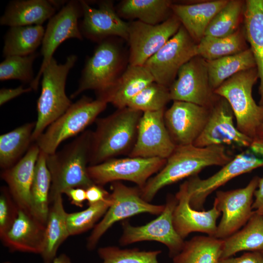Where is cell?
<instances>
[{
  "label": "cell",
  "mask_w": 263,
  "mask_h": 263,
  "mask_svg": "<svg viewBox=\"0 0 263 263\" xmlns=\"http://www.w3.org/2000/svg\"><path fill=\"white\" fill-rule=\"evenodd\" d=\"M83 19L79 24L83 36L100 41L110 36H118L128 40L129 23L123 21L115 12L112 1L100 2L98 8L80 0Z\"/></svg>",
  "instance_id": "ffe728a7"
},
{
  "label": "cell",
  "mask_w": 263,
  "mask_h": 263,
  "mask_svg": "<svg viewBox=\"0 0 263 263\" xmlns=\"http://www.w3.org/2000/svg\"><path fill=\"white\" fill-rule=\"evenodd\" d=\"M3 263H10L6 262ZM52 263H72L70 258L65 254H62L58 257H56L53 260Z\"/></svg>",
  "instance_id": "c3c4849f"
},
{
  "label": "cell",
  "mask_w": 263,
  "mask_h": 263,
  "mask_svg": "<svg viewBox=\"0 0 263 263\" xmlns=\"http://www.w3.org/2000/svg\"><path fill=\"white\" fill-rule=\"evenodd\" d=\"M218 263H263V253L248 251L237 257L220 259Z\"/></svg>",
  "instance_id": "7bdbcfd3"
},
{
  "label": "cell",
  "mask_w": 263,
  "mask_h": 263,
  "mask_svg": "<svg viewBox=\"0 0 263 263\" xmlns=\"http://www.w3.org/2000/svg\"><path fill=\"white\" fill-rule=\"evenodd\" d=\"M38 56L36 52L26 56L5 57L0 64V80L16 79L31 84L35 79L33 62Z\"/></svg>",
  "instance_id": "ab89813d"
},
{
  "label": "cell",
  "mask_w": 263,
  "mask_h": 263,
  "mask_svg": "<svg viewBox=\"0 0 263 263\" xmlns=\"http://www.w3.org/2000/svg\"><path fill=\"white\" fill-rule=\"evenodd\" d=\"M160 250L143 251L138 248L121 249L115 246L98 248L101 263H158Z\"/></svg>",
  "instance_id": "60d3db41"
},
{
  "label": "cell",
  "mask_w": 263,
  "mask_h": 263,
  "mask_svg": "<svg viewBox=\"0 0 263 263\" xmlns=\"http://www.w3.org/2000/svg\"><path fill=\"white\" fill-rule=\"evenodd\" d=\"M92 132L86 131L60 151L46 155L51 175L49 203L66 190L74 188L87 189L94 184L89 176Z\"/></svg>",
  "instance_id": "3957f363"
},
{
  "label": "cell",
  "mask_w": 263,
  "mask_h": 263,
  "mask_svg": "<svg viewBox=\"0 0 263 263\" xmlns=\"http://www.w3.org/2000/svg\"><path fill=\"white\" fill-rule=\"evenodd\" d=\"M45 227L43 248L40 255L44 263H52L59 246L70 236L62 195L57 196L50 203Z\"/></svg>",
  "instance_id": "f1b7e54d"
},
{
  "label": "cell",
  "mask_w": 263,
  "mask_h": 263,
  "mask_svg": "<svg viewBox=\"0 0 263 263\" xmlns=\"http://www.w3.org/2000/svg\"><path fill=\"white\" fill-rule=\"evenodd\" d=\"M171 0H125L118 9V14L127 19H136L151 25L160 24L171 16Z\"/></svg>",
  "instance_id": "1f68e13d"
},
{
  "label": "cell",
  "mask_w": 263,
  "mask_h": 263,
  "mask_svg": "<svg viewBox=\"0 0 263 263\" xmlns=\"http://www.w3.org/2000/svg\"><path fill=\"white\" fill-rule=\"evenodd\" d=\"M32 90L30 87L25 88L22 85L16 88H2L0 90V105L1 106L13 98Z\"/></svg>",
  "instance_id": "f6af8a7d"
},
{
  "label": "cell",
  "mask_w": 263,
  "mask_h": 263,
  "mask_svg": "<svg viewBox=\"0 0 263 263\" xmlns=\"http://www.w3.org/2000/svg\"><path fill=\"white\" fill-rule=\"evenodd\" d=\"M45 30L42 25L11 27L4 36L2 56H26L36 52L41 44Z\"/></svg>",
  "instance_id": "836d02e7"
},
{
  "label": "cell",
  "mask_w": 263,
  "mask_h": 263,
  "mask_svg": "<svg viewBox=\"0 0 263 263\" xmlns=\"http://www.w3.org/2000/svg\"><path fill=\"white\" fill-rule=\"evenodd\" d=\"M245 38L240 30L225 37L204 36L197 43V56L210 61L241 53L247 49Z\"/></svg>",
  "instance_id": "d590c367"
},
{
  "label": "cell",
  "mask_w": 263,
  "mask_h": 263,
  "mask_svg": "<svg viewBox=\"0 0 263 263\" xmlns=\"http://www.w3.org/2000/svg\"><path fill=\"white\" fill-rule=\"evenodd\" d=\"M210 109L194 103L173 101L165 112L164 121L176 146L193 144L207 122Z\"/></svg>",
  "instance_id": "d6986e66"
},
{
  "label": "cell",
  "mask_w": 263,
  "mask_h": 263,
  "mask_svg": "<svg viewBox=\"0 0 263 263\" xmlns=\"http://www.w3.org/2000/svg\"><path fill=\"white\" fill-rule=\"evenodd\" d=\"M233 158L223 145L199 147L190 144L176 146L163 168L140 189L141 196L146 201L150 202L165 187L197 175L206 167H223Z\"/></svg>",
  "instance_id": "6da1fadb"
},
{
  "label": "cell",
  "mask_w": 263,
  "mask_h": 263,
  "mask_svg": "<svg viewBox=\"0 0 263 263\" xmlns=\"http://www.w3.org/2000/svg\"><path fill=\"white\" fill-rule=\"evenodd\" d=\"M227 0L206 1L192 4H173L172 12L189 36L198 43L216 15L227 3Z\"/></svg>",
  "instance_id": "484cf974"
},
{
  "label": "cell",
  "mask_w": 263,
  "mask_h": 263,
  "mask_svg": "<svg viewBox=\"0 0 263 263\" xmlns=\"http://www.w3.org/2000/svg\"><path fill=\"white\" fill-rule=\"evenodd\" d=\"M170 100L169 88L154 81L135 96L127 107L142 113L154 112L165 109Z\"/></svg>",
  "instance_id": "f35d334b"
},
{
  "label": "cell",
  "mask_w": 263,
  "mask_h": 263,
  "mask_svg": "<svg viewBox=\"0 0 263 263\" xmlns=\"http://www.w3.org/2000/svg\"><path fill=\"white\" fill-rule=\"evenodd\" d=\"M77 59L76 55H71L64 63H58L53 57L43 71L41 91L37 105L38 117L32 136L33 142L72 105L65 93V85L67 75Z\"/></svg>",
  "instance_id": "277c9868"
},
{
  "label": "cell",
  "mask_w": 263,
  "mask_h": 263,
  "mask_svg": "<svg viewBox=\"0 0 263 263\" xmlns=\"http://www.w3.org/2000/svg\"><path fill=\"white\" fill-rule=\"evenodd\" d=\"M253 140H256L258 141L263 144V123L260 125L257 130L256 136Z\"/></svg>",
  "instance_id": "681fc988"
},
{
  "label": "cell",
  "mask_w": 263,
  "mask_h": 263,
  "mask_svg": "<svg viewBox=\"0 0 263 263\" xmlns=\"http://www.w3.org/2000/svg\"><path fill=\"white\" fill-rule=\"evenodd\" d=\"M112 203L110 195L106 200L90 205L84 210L68 213L67 224L70 236L81 234L94 227L95 223L105 215Z\"/></svg>",
  "instance_id": "74e56055"
},
{
  "label": "cell",
  "mask_w": 263,
  "mask_h": 263,
  "mask_svg": "<svg viewBox=\"0 0 263 263\" xmlns=\"http://www.w3.org/2000/svg\"><path fill=\"white\" fill-rule=\"evenodd\" d=\"M257 188L254 193L255 200L252 207L254 211L263 215V177H259Z\"/></svg>",
  "instance_id": "7dc6e473"
},
{
  "label": "cell",
  "mask_w": 263,
  "mask_h": 263,
  "mask_svg": "<svg viewBox=\"0 0 263 263\" xmlns=\"http://www.w3.org/2000/svg\"><path fill=\"white\" fill-rule=\"evenodd\" d=\"M196 42L181 25L177 32L144 66L154 82L169 88L180 68L197 56Z\"/></svg>",
  "instance_id": "30bf717a"
},
{
  "label": "cell",
  "mask_w": 263,
  "mask_h": 263,
  "mask_svg": "<svg viewBox=\"0 0 263 263\" xmlns=\"http://www.w3.org/2000/svg\"><path fill=\"white\" fill-rule=\"evenodd\" d=\"M111 189L112 204L88 237L86 244L88 250L95 247L101 237L114 223L140 213L159 215L164 210L165 205H154L144 200L138 187H128L116 181L113 182Z\"/></svg>",
  "instance_id": "52a82bcc"
},
{
  "label": "cell",
  "mask_w": 263,
  "mask_h": 263,
  "mask_svg": "<svg viewBox=\"0 0 263 263\" xmlns=\"http://www.w3.org/2000/svg\"><path fill=\"white\" fill-rule=\"evenodd\" d=\"M259 177L256 176L246 186L233 190L216 192L214 201L222 212L214 237L224 240L243 227L252 215L253 197L258 185Z\"/></svg>",
  "instance_id": "4fadbf2b"
},
{
  "label": "cell",
  "mask_w": 263,
  "mask_h": 263,
  "mask_svg": "<svg viewBox=\"0 0 263 263\" xmlns=\"http://www.w3.org/2000/svg\"><path fill=\"white\" fill-rule=\"evenodd\" d=\"M86 200L88 205L107 199L110 194L101 186L94 184L86 189Z\"/></svg>",
  "instance_id": "ee69618b"
},
{
  "label": "cell",
  "mask_w": 263,
  "mask_h": 263,
  "mask_svg": "<svg viewBox=\"0 0 263 263\" xmlns=\"http://www.w3.org/2000/svg\"><path fill=\"white\" fill-rule=\"evenodd\" d=\"M165 112L164 109L143 113L129 157L167 159L171 154L176 146L165 123Z\"/></svg>",
  "instance_id": "e0dca14e"
},
{
  "label": "cell",
  "mask_w": 263,
  "mask_h": 263,
  "mask_svg": "<svg viewBox=\"0 0 263 263\" xmlns=\"http://www.w3.org/2000/svg\"><path fill=\"white\" fill-rule=\"evenodd\" d=\"M166 161L160 158H113L89 166L87 171L90 179L97 185L125 180L136 184L142 189L150 176L163 168Z\"/></svg>",
  "instance_id": "9c48e42d"
},
{
  "label": "cell",
  "mask_w": 263,
  "mask_h": 263,
  "mask_svg": "<svg viewBox=\"0 0 263 263\" xmlns=\"http://www.w3.org/2000/svg\"><path fill=\"white\" fill-rule=\"evenodd\" d=\"M223 240L209 236H196L185 241L184 246L172 258V263H218Z\"/></svg>",
  "instance_id": "4dcf8cb0"
},
{
  "label": "cell",
  "mask_w": 263,
  "mask_h": 263,
  "mask_svg": "<svg viewBox=\"0 0 263 263\" xmlns=\"http://www.w3.org/2000/svg\"><path fill=\"white\" fill-rule=\"evenodd\" d=\"M64 193L68 197L73 205L78 207H82L84 202L86 200V189L83 188H71Z\"/></svg>",
  "instance_id": "bcb514c9"
},
{
  "label": "cell",
  "mask_w": 263,
  "mask_h": 263,
  "mask_svg": "<svg viewBox=\"0 0 263 263\" xmlns=\"http://www.w3.org/2000/svg\"><path fill=\"white\" fill-rule=\"evenodd\" d=\"M82 15L80 0H70L66 2L49 20L41 43L42 61L37 76L30 86L33 90L38 89L42 73L53 58L57 47L69 38L83 39L78 23V19Z\"/></svg>",
  "instance_id": "7c38bea8"
},
{
  "label": "cell",
  "mask_w": 263,
  "mask_h": 263,
  "mask_svg": "<svg viewBox=\"0 0 263 263\" xmlns=\"http://www.w3.org/2000/svg\"><path fill=\"white\" fill-rule=\"evenodd\" d=\"M35 126V122L27 123L0 135V166L3 170L13 166L28 151Z\"/></svg>",
  "instance_id": "e575fe53"
},
{
  "label": "cell",
  "mask_w": 263,
  "mask_h": 263,
  "mask_svg": "<svg viewBox=\"0 0 263 263\" xmlns=\"http://www.w3.org/2000/svg\"><path fill=\"white\" fill-rule=\"evenodd\" d=\"M19 208L8 188L2 187L0 195V237L6 233L16 219Z\"/></svg>",
  "instance_id": "b9f144b4"
},
{
  "label": "cell",
  "mask_w": 263,
  "mask_h": 263,
  "mask_svg": "<svg viewBox=\"0 0 263 263\" xmlns=\"http://www.w3.org/2000/svg\"><path fill=\"white\" fill-rule=\"evenodd\" d=\"M46 225L31 213L19 209L18 215L8 231L0 237L12 251L39 254L42 252Z\"/></svg>",
  "instance_id": "603a6c76"
},
{
  "label": "cell",
  "mask_w": 263,
  "mask_h": 263,
  "mask_svg": "<svg viewBox=\"0 0 263 263\" xmlns=\"http://www.w3.org/2000/svg\"><path fill=\"white\" fill-rule=\"evenodd\" d=\"M244 4L245 2L242 0H228L212 19L204 36L225 37L237 31Z\"/></svg>",
  "instance_id": "8d00e7d4"
},
{
  "label": "cell",
  "mask_w": 263,
  "mask_h": 263,
  "mask_svg": "<svg viewBox=\"0 0 263 263\" xmlns=\"http://www.w3.org/2000/svg\"><path fill=\"white\" fill-rule=\"evenodd\" d=\"M121 65V57L117 46L109 39L100 41L92 56L87 59L77 88L71 98L88 90H94L97 95L105 93L119 77Z\"/></svg>",
  "instance_id": "ba28073f"
},
{
  "label": "cell",
  "mask_w": 263,
  "mask_h": 263,
  "mask_svg": "<svg viewBox=\"0 0 263 263\" xmlns=\"http://www.w3.org/2000/svg\"><path fill=\"white\" fill-rule=\"evenodd\" d=\"M61 0H16L10 1L0 18L1 25H42L66 2Z\"/></svg>",
  "instance_id": "cb8c5ba5"
},
{
  "label": "cell",
  "mask_w": 263,
  "mask_h": 263,
  "mask_svg": "<svg viewBox=\"0 0 263 263\" xmlns=\"http://www.w3.org/2000/svg\"><path fill=\"white\" fill-rule=\"evenodd\" d=\"M46 155L40 150L30 191L31 214L45 225L49 211L51 185V175L46 163Z\"/></svg>",
  "instance_id": "f546056e"
},
{
  "label": "cell",
  "mask_w": 263,
  "mask_h": 263,
  "mask_svg": "<svg viewBox=\"0 0 263 263\" xmlns=\"http://www.w3.org/2000/svg\"><path fill=\"white\" fill-rule=\"evenodd\" d=\"M220 97L210 109L206 126L193 145L199 147L228 145L248 148L253 140L238 130L229 104Z\"/></svg>",
  "instance_id": "ac0fdd59"
},
{
  "label": "cell",
  "mask_w": 263,
  "mask_h": 263,
  "mask_svg": "<svg viewBox=\"0 0 263 263\" xmlns=\"http://www.w3.org/2000/svg\"><path fill=\"white\" fill-rule=\"evenodd\" d=\"M175 196L177 204L173 212L172 221L178 234L184 240L193 232L214 237L217 227V220L221 213L215 204L213 203L212 207L207 211L192 208L189 204L187 181L180 186Z\"/></svg>",
  "instance_id": "44dd1931"
},
{
  "label": "cell",
  "mask_w": 263,
  "mask_h": 263,
  "mask_svg": "<svg viewBox=\"0 0 263 263\" xmlns=\"http://www.w3.org/2000/svg\"><path fill=\"white\" fill-rule=\"evenodd\" d=\"M207 62L209 82L213 91L236 74L256 67L250 48L235 55L207 61Z\"/></svg>",
  "instance_id": "d6a6232c"
},
{
  "label": "cell",
  "mask_w": 263,
  "mask_h": 263,
  "mask_svg": "<svg viewBox=\"0 0 263 263\" xmlns=\"http://www.w3.org/2000/svg\"><path fill=\"white\" fill-rule=\"evenodd\" d=\"M243 251L263 253V215L255 211L241 229L223 240L220 259Z\"/></svg>",
  "instance_id": "83f0119b"
},
{
  "label": "cell",
  "mask_w": 263,
  "mask_h": 263,
  "mask_svg": "<svg viewBox=\"0 0 263 263\" xmlns=\"http://www.w3.org/2000/svg\"><path fill=\"white\" fill-rule=\"evenodd\" d=\"M181 26V22L174 14L156 25L139 20L129 23V64L144 65L177 32Z\"/></svg>",
  "instance_id": "9a60e30c"
},
{
  "label": "cell",
  "mask_w": 263,
  "mask_h": 263,
  "mask_svg": "<svg viewBox=\"0 0 263 263\" xmlns=\"http://www.w3.org/2000/svg\"><path fill=\"white\" fill-rule=\"evenodd\" d=\"M107 102L97 98L82 96L59 118L50 125L37 138L36 143L46 155L55 153L65 140L84 130L106 108Z\"/></svg>",
  "instance_id": "8992f818"
},
{
  "label": "cell",
  "mask_w": 263,
  "mask_h": 263,
  "mask_svg": "<svg viewBox=\"0 0 263 263\" xmlns=\"http://www.w3.org/2000/svg\"><path fill=\"white\" fill-rule=\"evenodd\" d=\"M258 78L256 67L252 68L233 75L214 91L229 104L238 130L252 140L263 123V107L256 104L252 94Z\"/></svg>",
  "instance_id": "5b68a950"
},
{
  "label": "cell",
  "mask_w": 263,
  "mask_h": 263,
  "mask_svg": "<svg viewBox=\"0 0 263 263\" xmlns=\"http://www.w3.org/2000/svg\"><path fill=\"white\" fill-rule=\"evenodd\" d=\"M244 35L260 80L259 105L263 107V0H247L244 10Z\"/></svg>",
  "instance_id": "4316f807"
},
{
  "label": "cell",
  "mask_w": 263,
  "mask_h": 263,
  "mask_svg": "<svg viewBox=\"0 0 263 263\" xmlns=\"http://www.w3.org/2000/svg\"><path fill=\"white\" fill-rule=\"evenodd\" d=\"M263 166V158L250 150L236 155L222 168L209 177L202 179L197 175L187 180L189 204L192 208L204 210V204L209 195L232 179Z\"/></svg>",
  "instance_id": "2e32d148"
},
{
  "label": "cell",
  "mask_w": 263,
  "mask_h": 263,
  "mask_svg": "<svg viewBox=\"0 0 263 263\" xmlns=\"http://www.w3.org/2000/svg\"><path fill=\"white\" fill-rule=\"evenodd\" d=\"M177 76L169 88L171 100L210 109L218 99L210 86L207 61L201 57L196 56L184 64Z\"/></svg>",
  "instance_id": "5bb4252c"
},
{
  "label": "cell",
  "mask_w": 263,
  "mask_h": 263,
  "mask_svg": "<svg viewBox=\"0 0 263 263\" xmlns=\"http://www.w3.org/2000/svg\"><path fill=\"white\" fill-rule=\"evenodd\" d=\"M154 81L144 66L129 65L115 83L97 98L110 103L118 109L128 106L130 101L144 88Z\"/></svg>",
  "instance_id": "d4e9b609"
},
{
  "label": "cell",
  "mask_w": 263,
  "mask_h": 263,
  "mask_svg": "<svg viewBox=\"0 0 263 263\" xmlns=\"http://www.w3.org/2000/svg\"><path fill=\"white\" fill-rule=\"evenodd\" d=\"M40 149L32 145L23 157L12 167L3 170L1 178L19 209L31 213L30 191Z\"/></svg>",
  "instance_id": "7402d4cb"
},
{
  "label": "cell",
  "mask_w": 263,
  "mask_h": 263,
  "mask_svg": "<svg viewBox=\"0 0 263 263\" xmlns=\"http://www.w3.org/2000/svg\"><path fill=\"white\" fill-rule=\"evenodd\" d=\"M177 204L175 196L169 194L164 210L155 219L141 226H133L128 221L122 222L119 244L126 245L145 241L158 242L168 247L169 256L172 258L180 252L185 243L173 224V212Z\"/></svg>",
  "instance_id": "8fae6325"
},
{
  "label": "cell",
  "mask_w": 263,
  "mask_h": 263,
  "mask_svg": "<svg viewBox=\"0 0 263 263\" xmlns=\"http://www.w3.org/2000/svg\"><path fill=\"white\" fill-rule=\"evenodd\" d=\"M143 113L129 107L118 109L112 114L97 119L92 132L90 166L113 158L132 149ZM129 152V153H130Z\"/></svg>",
  "instance_id": "7a4b0ae2"
}]
</instances>
